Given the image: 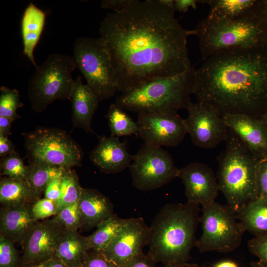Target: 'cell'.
Instances as JSON below:
<instances>
[{
    "label": "cell",
    "mask_w": 267,
    "mask_h": 267,
    "mask_svg": "<svg viewBox=\"0 0 267 267\" xmlns=\"http://www.w3.org/2000/svg\"><path fill=\"white\" fill-rule=\"evenodd\" d=\"M174 8L158 0H133L100 22L99 38L112 61L118 91H129L147 82L181 74L192 66L187 37Z\"/></svg>",
    "instance_id": "cell-1"
},
{
    "label": "cell",
    "mask_w": 267,
    "mask_h": 267,
    "mask_svg": "<svg viewBox=\"0 0 267 267\" xmlns=\"http://www.w3.org/2000/svg\"><path fill=\"white\" fill-rule=\"evenodd\" d=\"M193 94L224 114L267 112V43L224 50L195 69Z\"/></svg>",
    "instance_id": "cell-2"
},
{
    "label": "cell",
    "mask_w": 267,
    "mask_h": 267,
    "mask_svg": "<svg viewBox=\"0 0 267 267\" xmlns=\"http://www.w3.org/2000/svg\"><path fill=\"white\" fill-rule=\"evenodd\" d=\"M199 212V205L187 202L163 206L149 226L147 255L163 266L187 263L197 240Z\"/></svg>",
    "instance_id": "cell-3"
},
{
    "label": "cell",
    "mask_w": 267,
    "mask_h": 267,
    "mask_svg": "<svg viewBox=\"0 0 267 267\" xmlns=\"http://www.w3.org/2000/svg\"><path fill=\"white\" fill-rule=\"evenodd\" d=\"M224 150L217 157V178L226 204L236 213L259 198L255 156L229 129Z\"/></svg>",
    "instance_id": "cell-4"
},
{
    "label": "cell",
    "mask_w": 267,
    "mask_h": 267,
    "mask_svg": "<svg viewBox=\"0 0 267 267\" xmlns=\"http://www.w3.org/2000/svg\"><path fill=\"white\" fill-rule=\"evenodd\" d=\"M195 68L175 76L157 79L121 93L115 103L138 114L152 112L178 113L191 102Z\"/></svg>",
    "instance_id": "cell-5"
},
{
    "label": "cell",
    "mask_w": 267,
    "mask_h": 267,
    "mask_svg": "<svg viewBox=\"0 0 267 267\" xmlns=\"http://www.w3.org/2000/svg\"><path fill=\"white\" fill-rule=\"evenodd\" d=\"M204 61L219 52L254 46L266 42L257 17L238 20L205 17L194 29Z\"/></svg>",
    "instance_id": "cell-6"
},
{
    "label": "cell",
    "mask_w": 267,
    "mask_h": 267,
    "mask_svg": "<svg viewBox=\"0 0 267 267\" xmlns=\"http://www.w3.org/2000/svg\"><path fill=\"white\" fill-rule=\"evenodd\" d=\"M73 57L53 53L38 66L28 82V96L32 109L41 112L57 99H70L76 68Z\"/></svg>",
    "instance_id": "cell-7"
},
{
    "label": "cell",
    "mask_w": 267,
    "mask_h": 267,
    "mask_svg": "<svg viewBox=\"0 0 267 267\" xmlns=\"http://www.w3.org/2000/svg\"><path fill=\"white\" fill-rule=\"evenodd\" d=\"M76 67L99 101L113 96L117 87L110 56L99 38L79 37L73 44Z\"/></svg>",
    "instance_id": "cell-8"
},
{
    "label": "cell",
    "mask_w": 267,
    "mask_h": 267,
    "mask_svg": "<svg viewBox=\"0 0 267 267\" xmlns=\"http://www.w3.org/2000/svg\"><path fill=\"white\" fill-rule=\"evenodd\" d=\"M202 233L195 246L199 251L227 253L238 248L245 230L236 213L227 204L216 202L202 207Z\"/></svg>",
    "instance_id": "cell-9"
},
{
    "label": "cell",
    "mask_w": 267,
    "mask_h": 267,
    "mask_svg": "<svg viewBox=\"0 0 267 267\" xmlns=\"http://www.w3.org/2000/svg\"><path fill=\"white\" fill-rule=\"evenodd\" d=\"M23 136L29 163H44L66 169L81 165L82 149L65 131L40 127Z\"/></svg>",
    "instance_id": "cell-10"
},
{
    "label": "cell",
    "mask_w": 267,
    "mask_h": 267,
    "mask_svg": "<svg viewBox=\"0 0 267 267\" xmlns=\"http://www.w3.org/2000/svg\"><path fill=\"white\" fill-rule=\"evenodd\" d=\"M132 184L141 191L157 189L178 177L179 169L161 147L144 143L129 166Z\"/></svg>",
    "instance_id": "cell-11"
},
{
    "label": "cell",
    "mask_w": 267,
    "mask_h": 267,
    "mask_svg": "<svg viewBox=\"0 0 267 267\" xmlns=\"http://www.w3.org/2000/svg\"><path fill=\"white\" fill-rule=\"evenodd\" d=\"M186 109L188 116L184 122L187 134L195 145L212 149L225 140L228 128L218 111L198 101H191Z\"/></svg>",
    "instance_id": "cell-12"
},
{
    "label": "cell",
    "mask_w": 267,
    "mask_h": 267,
    "mask_svg": "<svg viewBox=\"0 0 267 267\" xmlns=\"http://www.w3.org/2000/svg\"><path fill=\"white\" fill-rule=\"evenodd\" d=\"M139 133L144 143L167 147L179 144L187 134L184 119L178 113L152 112L138 114Z\"/></svg>",
    "instance_id": "cell-13"
},
{
    "label": "cell",
    "mask_w": 267,
    "mask_h": 267,
    "mask_svg": "<svg viewBox=\"0 0 267 267\" xmlns=\"http://www.w3.org/2000/svg\"><path fill=\"white\" fill-rule=\"evenodd\" d=\"M149 226L141 217L125 219L124 225L105 249L101 252L118 267L143 252L147 245Z\"/></svg>",
    "instance_id": "cell-14"
},
{
    "label": "cell",
    "mask_w": 267,
    "mask_h": 267,
    "mask_svg": "<svg viewBox=\"0 0 267 267\" xmlns=\"http://www.w3.org/2000/svg\"><path fill=\"white\" fill-rule=\"evenodd\" d=\"M65 230L53 219L38 221L22 243L19 267H33L53 257Z\"/></svg>",
    "instance_id": "cell-15"
},
{
    "label": "cell",
    "mask_w": 267,
    "mask_h": 267,
    "mask_svg": "<svg viewBox=\"0 0 267 267\" xmlns=\"http://www.w3.org/2000/svg\"><path fill=\"white\" fill-rule=\"evenodd\" d=\"M184 186L187 202L202 207L214 202L220 191L217 178L212 169L200 162H192L179 169Z\"/></svg>",
    "instance_id": "cell-16"
},
{
    "label": "cell",
    "mask_w": 267,
    "mask_h": 267,
    "mask_svg": "<svg viewBox=\"0 0 267 267\" xmlns=\"http://www.w3.org/2000/svg\"><path fill=\"white\" fill-rule=\"evenodd\" d=\"M228 129L259 159L267 158V129L260 119L246 114H224Z\"/></svg>",
    "instance_id": "cell-17"
},
{
    "label": "cell",
    "mask_w": 267,
    "mask_h": 267,
    "mask_svg": "<svg viewBox=\"0 0 267 267\" xmlns=\"http://www.w3.org/2000/svg\"><path fill=\"white\" fill-rule=\"evenodd\" d=\"M134 156L129 152L125 142L111 135L99 136V142L91 151L89 158L101 171L115 174L129 167Z\"/></svg>",
    "instance_id": "cell-18"
},
{
    "label": "cell",
    "mask_w": 267,
    "mask_h": 267,
    "mask_svg": "<svg viewBox=\"0 0 267 267\" xmlns=\"http://www.w3.org/2000/svg\"><path fill=\"white\" fill-rule=\"evenodd\" d=\"M33 204L2 206L0 214V235L22 244L39 221L34 217Z\"/></svg>",
    "instance_id": "cell-19"
},
{
    "label": "cell",
    "mask_w": 267,
    "mask_h": 267,
    "mask_svg": "<svg viewBox=\"0 0 267 267\" xmlns=\"http://www.w3.org/2000/svg\"><path fill=\"white\" fill-rule=\"evenodd\" d=\"M72 119L74 126L87 133H94L91 121L98 105L99 99L92 91L83 84L81 76L75 80L70 95Z\"/></svg>",
    "instance_id": "cell-20"
},
{
    "label": "cell",
    "mask_w": 267,
    "mask_h": 267,
    "mask_svg": "<svg viewBox=\"0 0 267 267\" xmlns=\"http://www.w3.org/2000/svg\"><path fill=\"white\" fill-rule=\"evenodd\" d=\"M78 207L82 227H96L114 214L110 199L94 189L83 188Z\"/></svg>",
    "instance_id": "cell-21"
},
{
    "label": "cell",
    "mask_w": 267,
    "mask_h": 267,
    "mask_svg": "<svg viewBox=\"0 0 267 267\" xmlns=\"http://www.w3.org/2000/svg\"><path fill=\"white\" fill-rule=\"evenodd\" d=\"M260 0H201L209 6L207 17L238 20L256 17Z\"/></svg>",
    "instance_id": "cell-22"
},
{
    "label": "cell",
    "mask_w": 267,
    "mask_h": 267,
    "mask_svg": "<svg viewBox=\"0 0 267 267\" xmlns=\"http://www.w3.org/2000/svg\"><path fill=\"white\" fill-rule=\"evenodd\" d=\"M45 13L30 3L26 8L21 20L23 53L35 66L34 51L42 35L45 21Z\"/></svg>",
    "instance_id": "cell-23"
},
{
    "label": "cell",
    "mask_w": 267,
    "mask_h": 267,
    "mask_svg": "<svg viewBox=\"0 0 267 267\" xmlns=\"http://www.w3.org/2000/svg\"><path fill=\"white\" fill-rule=\"evenodd\" d=\"M90 249L87 237L80 235L77 231L65 229L59 240L54 256L67 267H81Z\"/></svg>",
    "instance_id": "cell-24"
},
{
    "label": "cell",
    "mask_w": 267,
    "mask_h": 267,
    "mask_svg": "<svg viewBox=\"0 0 267 267\" xmlns=\"http://www.w3.org/2000/svg\"><path fill=\"white\" fill-rule=\"evenodd\" d=\"M40 196L26 179L6 177L0 179V202L2 206L33 204Z\"/></svg>",
    "instance_id": "cell-25"
},
{
    "label": "cell",
    "mask_w": 267,
    "mask_h": 267,
    "mask_svg": "<svg viewBox=\"0 0 267 267\" xmlns=\"http://www.w3.org/2000/svg\"><path fill=\"white\" fill-rule=\"evenodd\" d=\"M245 231L255 237L267 234V201L258 198L236 213Z\"/></svg>",
    "instance_id": "cell-26"
},
{
    "label": "cell",
    "mask_w": 267,
    "mask_h": 267,
    "mask_svg": "<svg viewBox=\"0 0 267 267\" xmlns=\"http://www.w3.org/2000/svg\"><path fill=\"white\" fill-rule=\"evenodd\" d=\"M28 167L27 180L40 195L51 181L61 178L68 169L40 162H30Z\"/></svg>",
    "instance_id": "cell-27"
},
{
    "label": "cell",
    "mask_w": 267,
    "mask_h": 267,
    "mask_svg": "<svg viewBox=\"0 0 267 267\" xmlns=\"http://www.w3.org/2000/svg\"><path fill=\"white\" fill-rule=\"evenodd\" d=\"M125 219L113 214L96 226V230L87 236L90 249L102 252L119 232Z\"/></svg>",
    "instance_id": "cell-28"
},
{
    "label": "cell",
    "mask_w": 267,
    "mask_h": 267,
    "mask_svg": "<svg viewBox=\"0 0 267 267\" xmlns=\"http://www.w3.org/2000/svg\"><path fill=\"white\" fill-rule=\"evenodd\" d=\"M124 110L115 103L109 108L107 118L111 136L119 137L139 133L137 122H134Z\"/></svg>",
    "instance_id": "cell-29"
},
{
    "label": "cell",
    "mask_w": 267,
    "mask_h": 267,
    "mask_svg": "<svg viewBox=\"0 0 267 267\" xmlns=\"http://www.w3.org/2000/svg\"><path fill=\"white\" fill-rule=\"evenodd\" d=\"M82 189L75 171L67 169L62 177L60 195L56 202L58 212L65 206L78 203Z\"/></svg>",
    "instance_id": "cell-30"
},
{
    "label": "cell",
    "mask_w": 267,
    "mask_h": 267,
    "mask_svg": "<svg viewBox=\"0 0 267 267\" xmlns=\"http://www.w3.org/2000/svg\"><path fill=\"white\" fill-rule=\"evenodd\" d=\"M23 105L18 90L10 89L5 86L0 87V116L9 118L14 121L20 117L17 110Z\"/></svg>",
    "instance_id": "cell-31"
},
{
    "label": "cell",
    "mask_w": 267,
    "mask_h": 267,
    "mask_svg": "<svg viewBox=\"0 0 267 267\" xmlns=\"http://www.w3.org/2000/svg\"><path fill=\"white\" fill-rule=\"evenodd\" d=\"M1 175L17 179H26L28 167L16 152L0 159Z\"/></svg>",
    "instance_id": "cell-32"
},
{
    "label": "cell",
    "mask_w": 267,
    "mask_h": 267,
    "mask_svg": "<svg viewBox=\"0 0 267 267\" xmlns=\"http://www.w3.org/2000/svg\"><path fill=\"white\" fill-rule=\"evenodd\" d=\"M53 220L65 229L77 231L82 227L78 202L62 208Z\"/></svg>",
    "instance_id": "cell-33"
},
{
    "label": "cell",
    "mask_w": 267,
    "mask_h": 267,
    "mask_svg": "<svg viewBox=\"0 0 267 267\" xmlns=\"http://www.w3.org/2000/svg\"><path fill=\"white\" fill-rule=\"evenodd\" d=\"M20 261L14 243L0 235V267H19Z\"/></svg>",
    "instance_id": "cell-34"
},
{
    "label": "cell",
    "mask_w": 267,
    "mask_h": 267,
    "mask_svg": "<svg viewBox=\"0 0 267 267\" xmlns=\"http://www.w3.org/2000/svg\"><path fill=\"white\" fill-rule=\"evenodd\" d=\"M32 211L34 218L39 221L56 215L58 207L55 202L44 198L39 199L32 205Z\"/></svg>",
    "instance_id": "cell-35"
},
{
    "label": "cell",
    "mask_w": 267,
    "mask_h": 267,
    "mask_svg": "<svg viewBox=\"0 0 267 267\" xmlns=\"http://www.w3.org/2000/svg\"><path fill=\"white\" fill-rule=\"evenodd\" d=\"M247 246L250 253L267 266V234L249 240Z\"/></svg>",
    "instance_id": "cell-36"
},
{
    "label": "cell",
    "mask_w": 267,
    "mask_h": 267,
    "mask_svg": "<svg viewBox=\"0 0 267 267\" xmlns=\"http://www.w3.org/2000/svg\"><path fill=\"white\" fill-rule=\"evenodd\" d=\"M81 267H118L114 263L108 259L101 252L89 250Z\"/></svg>",
    "instance_id": "cell-37"
},
{
    "label": "cell",
    "mask_w": 267,
    "mask_h": 267,
    "mask_svg": "<svg viewBox=\"0 0 267 267\" xmlns=\"http://www.w3.org/2000/svg\"><path fill=\"white\" fill-rule=\"evenodd\" d=\"M259 198L267 201V158L260 159L257 167Z\"/></svg>",
    "instance_id": "cell-38"
},
{
    "label": "cell",
    "mask_w": 267,
    "mask_h": 267,
    "mask_svg": "<svg viewBox=\"0 0 267 267\" xmlns=\"http://www.w3.org/2000/svg\"><path fill=\"white\" fill-rule=\"evenodd\" d=\"M62 177L53 180L48 184L44 191V198L57 202L60 195Z\"/></svg>",
    "instance_id": "cell-39"
},
{
    "label": "cell",
    "mask_w": 267,
    "mask_h": 267,
    "mask_svg": "<svg viewBox=\"0 0 267 267\" xmlns=\"http://www.w3.org/2000/svg\"><path fill=\"white\" fill-rule=\"evenodd\" d=\"M156 263L143 252L130 260L124 267H156Z\"/></svg>",
    "instance_id": "cell-40"
},
{
    "label": "cell",
    "mask_w": 267,
    "mask_h": 267,
    "mask_svg": "<svg viewBox=\"0 0 267 267\" xmlns=\"http://www.w3.org/2000/svg\"><path fill=\"white\" fill-rule=\"evenodd\" d=\"M256 17L261 25L267 43V0H260Z\"/></svg>",
    "instance_id": "cell-41"
},
{
    "label": "cell",
    "mask_w": 267,
    "mask_h": 267,
    "mask_svg": "<svg viewBox=\"0 0 267 267\" xmlns=\"http://www.w3.org/2000/svg\"><path fill=\"white\" fill-rule=\"evenodd\" d=\"M132 1L133 0H102L101 1V7L117 12L123 9Z\"/></svg>",
    "instance_id": "cell-42"
},
{
    "label": "cell",
    "mask_w": 267,
    "mask_h": 267,
    "mask_svg": "<svg viewBox=\"0 0 267 267\" xmlns=\"http://www.w3.org/2000/svg\"><path fill=\"white\" fill-rule=\"evenodd\" d=\"M15 146L7 136L0 134V156L4 157L15 152Z\"/></svg>",
    "instance_id": "cell-43"
},
{
    "label": "cell",
    "mask_w": 267,
    "mask_h": 267,
    "mask_svg": "<svg viewBox=\"0 0 267 267\" xmlns=\"http://www.w3.org/2000/svg\"><path fill=\"white\" fill-rule=\"evenodd\" d=\"M198 2L199 0H175L174 8L175 11L185 13L190 7L196 9L197 3Z\"/></svg>",
    "instance_id": "cell-44"
},
{
    "label": "cell",
    "mask_w": 267,
    "mask_h": 267,
    "mask_svg": "<svg viewBox=\"0 0 267 267\" xmlns=\"http://www.w3.org/2000/svg\"><path fill=\"white\" fill-rule=\"evenodd\" d=\"M13 121L10 118L0 116V134L8 136L10 134L11 125Z\"/></svg>",
    "instance_id": "cell-45"
},
{
    "label": "cell",
    "mask_w": 267,
    "mask_h": 267,
    "mask_svg": "<svg viewBox=\"0 0 267 267\" xmlns=\"http://www.w3.org/2000/svg\"><path fill=\"white\" fill-rule=\"evenodd\" d=\"M33 267H67L61 260L54 256Z\"/></svg>",
    "instance_id": "cell-46"
},
{
    "label": "cell",
    "mask_w": 267,
    "mask_h": 267,
    "mask_svg": "<svg viewBox=\"0 0 267 267\" xmlns=\"http://www.w3.org/2000/svg\"><path fill=\"white\" fill-rule=\"evenodd\" d=\"M212 267H239L234 261L230 260H223L216 263Z\"/></svg>",
    "instance_id": "cell-47"
},
{
    "label": "cell",
    "mask_w": 267,
    "mask_h": 267,
    "mask_svg": "<svg viewBox=\"0 0 267 267\" xmlns=\"http://www.w3.org/2000/svg\"><path fill=\"white\" fill-rule=\"evenodd\" d=\"M161 267H205L204 266H200L195 264H189L188 263L173 265V266H163Z\"/></svg>",
    "instance_id": "cell-48"
},
{
    "label": "cell",
    "mask_w": 267,
    "mask_h": 267,
    "mask_svg": "<svg viewBox=\"0 0 267 267\" xmlns=\"http://www.w3.org/2000/svg\"><path fill=\"white\" fill-rule=\"evenodd\" d=\"M162 4L174 8L175 0H158Z\"/></svg>",
    "instance_id": "cell-49"
},
{
    "label": "cell",
    "mask_w": 267,
    "mask_h": 267,
    "mask_svg": "<svg viewBox=\"0 0 267 267\" xmlns=\"http://www.w3.org/2000/svg\"><path fill=\"white\" fill-rule=\"evenodd\" d=\"M251 267H267L266 265L259 261H253L251 263Z\"/></svg>",
    "instance_id": "cell-50"
},
{
    "label": "cell",
    "mask_w": 267,
    "mask_h": 267,
    "mask_svg": "<svg viewBox=\"0 0 267 267\" xmlns=\"http://www.w3.org/2000/svg\"><path fill=\"white\" fill-rule=\"evenodd\" d=\"M260 120L264 124V125L267 129V112H266L260 118Z\"/></svg>",
    "instance_id": "cell-51"
}]
</instances>
